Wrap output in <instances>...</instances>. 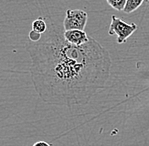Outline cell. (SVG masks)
<instances>
[{"instance_id":"1","label":"cell","mask_w":149,"mask_h":146,"mask_svg":"<svg viewBox=\"0 0 149 146\" xmlns=\"http://www.w3.org/2000/svg\"><path fill=\"white\" fill-rule=\"evenodd\" d=\"M64 31L63 26L50 19L41 39L26 43L31 80L45 103L85 106L108 81L110 55L92 37L81 46L68 42Z\"/></svg>"},{"instance_id":"2","label":"cell","mask_w":149,"mask_h":146,"mask_svg":"<svg viewBox=\"0 0 149 146\" xmlns=\"http://www.w3.org/2000/svg\"><path fill=\"white\" fill-rule=\"evenodd\" d=\"M137 30V25L135 23H126L115 15H112L111 23L109 30L110 36H117V42L119 44L125 43L127 39Z\"/></svg>"},{"instance_id":"3","label":"cell","mask_w":149,"mask_h":146,"mask_svg":"<svg viewBox=\"0 0 149 146\" xmlns=\"http://www.w3.org/2000/svg\"><path fill=\"white\" fill-rule=\"evenodd\" d=\"M88 19L87 13L81 9H68L63 21L65 30H84Z\"/></svg>"},{"instance_id":"4","label":"cell","mask_w":149,"mask_h":146,"mask_svg":"<svg viewBox=\"0 0 149 146\" xmlns=\"http://www.w3.org/2000/svg\"><path fill=\"white\" fill-rule=\"evenodd\" d=\"M64 37L68 42L76 45V46H81L87 43L91 37L84 30H65Z\"/></svg>"},{"instance_id":"5","label":"cell","mask_w":149,"mask_h":146,"mask_svg":"<svg viewBox=\"0 0 149 146\" xmlns=\"http://www.w3.org/2000/svg\"><path fill=\"white\" fill-rule=\"evenodd\" d=\"M31 27H32V30L40 34H43L47 29V23L45 20V19L39 17L32 22Z\"/></svg>"},{"instance_id":"6","label":"cell","mask_w":149,"mask_h":146,"mask_svg":"<svg viewBox=\"0 0 149 146\" xmlns=\"http://www.w3.org/2000/svg\"><path fill=\"white\" fill-rule=\"evenodd\" d=\"M143 1L144 0H126V3L123 11L126 14H130L139 8Z\"/></svg>"},{"instance_id":"7","label":"cell","mask_w":149,"mask_h":146,"mask_svg":"<svg viewBox=\"0 0 149 146\" xmlns=\"http://www.w3.org/2000/svg\"><path fill=\"white\" fill-rule=\"evenodd\" d=\"M107 2L113 9L117 11H123L126 3V0H107Z\"/></svg>"},{"instance_id":"8","label":"cell","mask_w":149,"mask_h":146,"mask_svg":"<svg viewBox=\"0 0 149 146\" xmlns=\"http://www.w3.org/2000/svg\"><path fill=\"white\" fill-rule=\"evenodd\" d=\"M28 37H29V39H30V41H31V42H38V41L41 39V37H42V34L37 33V32H36V31H34V30H31V31H30V33H29Z\"/></svg>"},{"instance_id":"9","label":"cell","mask_w":149,"mask_h":146,"mask_svg":"<svg viewBox=\"0 0 149 146\" xmlns=\"http://www.w3.org/2000/svg\"><path fill=\"white\" fill-rule=\"evenodd\" d=\"M33 146H50L49 144H47L45 141H38L37 143H35Z\"/></svg>"},{"instance_id":"10","label":"cell","mask_w":149,"mask_h":146,"mask_svg":"<svg viewBox=\"0 0 149 146\" xmlns=\"http://www.w3.org/2000/svg\"><path fill=\"white\" fill-rule=\"evenodd\" d=\"M147 1H148V3H149V0H147Z\"/></svg>"}]
</instances>
